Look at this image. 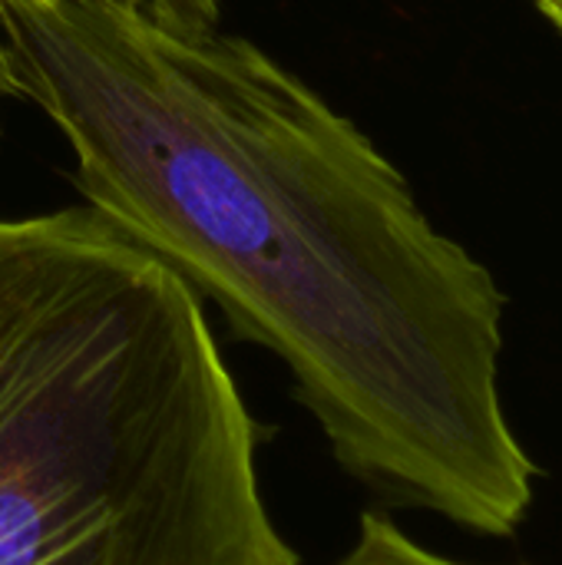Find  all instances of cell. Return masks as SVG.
Segmentation results:
<instances>
[{"label": "cell", "instance_id": "obj_1", "mask_svg": "<svg viewBox=\"0 0 562 565\" xmlns=\"http://www.w3.org/2000/svg\"><path fill=\"white\" fill-rule=\"evenodd\" d=\"M0 33L86 205L285 364L348 477L520 530L540 470L500 397L507 298L354 119L248 36L142 0H0Z\"/></svg>", "mask_w": 562, "mask_h": 565}, {"label": "cell", "instance_id": "obj_2", "mask_svg": "<svg viewBox=\"0 0 562 565\" xmlns=\"http://www.w3.org/2000/svg\"><path fill=\"white\" fill-rule=\"evenodd\" d=\"M205 301L103 215H0V565H301Z\"/></svg>", "mask_w": 562, "mask_h": 565}, {"label": "cell", "instance_id": "obj_3", "mask_svg": "<svg viewBox=\"0 0 562 565\" xmlns=\"http://www.w3.org/2000/svg\"><path fill=\"white\" fill-rule=\"evenodd\" d=\"M331 565H464L417 546L394 520L384 513H364L354 546Z\"/></svg>", "mask_w": 562, "mask_h": 565}, {"label": "cell", "instance_id": "obj_4", "mask_svg": "<svg viewBox=\"0 0 562 565\" xmlns=\"http://www.w3.org/2000/svg\"><path fill=\"white\" fill-rule=\"evenodd\" d=\"M152 13L176 26H219V0H142Z\"/></svg>", "mask_w": 562, "mask_h": 565}, {"label": "cell", "instance_id": "obj_5", "mask_svg": "<svg viewBox=\"0 0 562 565\" xmlns=\"http://www.w3.org/2000/svg\"><path fill=\"white\" fill-rule=\"evenodd\" d=\"M7 96H17V79H13L10 53H7L3 33H0V99H7Z\"/></svg>", "mask_w": 562, "mask_h": 565}, {"label": "cell", "instance_id": "obj_6", "mask_svg": "<svg viewBox=\"0 0 562 565\" xmlns=\"http://www.w3.org/2000/svg\"><path fill=\"white\" fill-rule=\"evenodd\" d=\"M530 3L562 33V0H530Z\"/></svg>", "mask_w": 562, "mask_h": 565}]
</instances>
